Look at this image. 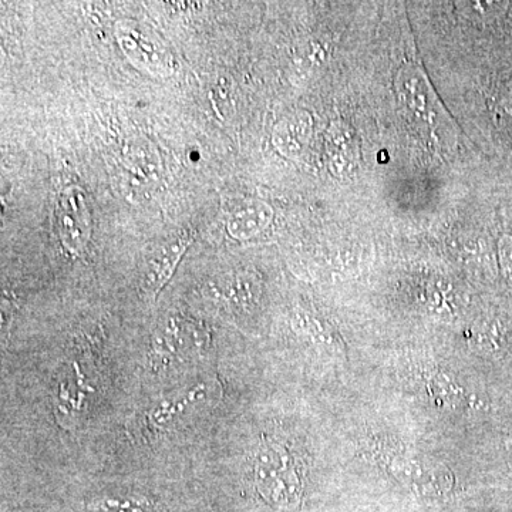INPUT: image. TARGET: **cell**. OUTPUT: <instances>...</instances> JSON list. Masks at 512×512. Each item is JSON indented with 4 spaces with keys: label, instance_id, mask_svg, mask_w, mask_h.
Here are the masks:
<instances>
[{
    "label": "cell",
    "instance_id": "obj_1",
    "mask_svg": "<svg viewBox=\"0 0 512 512\" xmlns=\"http://www.w3.org/2000/svg\"><path fill=\"white\" fill-rule=\"evenodd\" d=\"M57 225L64 248L72 254L82 252L89 242L92 222L87 201L80 188H69L60 195L57 202Z\"/></svg>",
    "mask_w": 512,
    "mask_h": 512
},
{
    "label": "cell",
    "instance_id": "obj_2",
    "mask_svg": "<svg viewBox=\"0 0 512 512\" xmlns=\"http://www.w3.org/2000/svg\"><path fill=\"white\" fill-rule=\"evenodd\" d=\"M207 338V333L202 332L198 323L180 318L170 319L153 340L154 360L168 363L198 353Z\"/></svg>",
    "mask_w": 512,
    "mask_h": 512
},
{
    "label": "cell",
    "instance_id": "obj_3",
    "mask_svg": "<svg viewBox=\"0 0 512 512\" xmlns=\"http://www.w3.org/2000/svg\"><path fill=\"white\" fill-rule=\"evenodd\" d=\"M90 393H96V390L87 383L79 365L74 363L73 376H62L57 383L56 410L60 419L73 420L77 414L84 412Z\"/></svg>",
    "mask_w": 512,
    "mask_h": 512
},
{
    "label": "cell",
    "instance_id": "obj_4",
    "mask_svg": "<svg viewBox=\"0 0 512 512\" xmlns=\"http://www.w3.org/2000/svg\"><path fill=\"white\" fill-rule=\"evenodd\" d=\"M205 397V386L204 384H197L188 390L184 396L178 397V399L167 400V402L158 404L156 409L151 410L148 413L147 421L148 426L153 430H164L168 424L173 423L180 417L181 414L185 413V410L191 406L192 403L201 402Z\"/></svg>",
    "mask_w": 512,
    "mask_h": 512
},
{
    "label": "cell",
    "instance_id": "obj_5",
    "mask_svg": "<svg viewBox=\"0 0 512 512\" xmlns=\"http://www.w3.org/2000/svg\"><path fill=\"white\" fill-rule=\"evenodd\" d=\"M185 249V242H174V244L164 247L163 251L157 255V258L151 262L150 271H148V284L151 288L160 292L167 279L170 278L174 272L175 266L178 264V259L181 258Z\"/></svg>",
    "mask_w": 512,
    "mask_h": 512
}]
</instances>
